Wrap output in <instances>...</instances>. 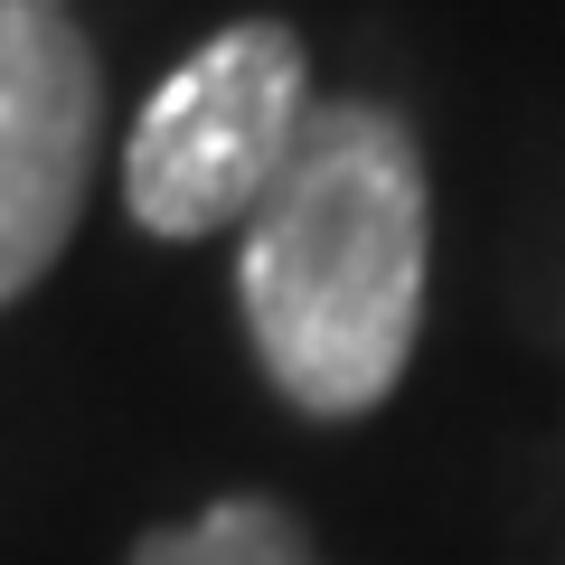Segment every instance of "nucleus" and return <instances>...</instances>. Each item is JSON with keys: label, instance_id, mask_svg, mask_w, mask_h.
Segmentation results:
<instances>
[{"label": "nucleus", "instance_id": "obj_3", "mask_svg": "<svg viewBox=\"0 0 565 565\" xmlns=\"http://www.w3.org/2000/svg\"><path fill=\"white\" fill-rule=\"evenodd\" d=\"M104 151V76L57 0H0V311L66 255Z\"/></svg>", "mask_w": 565, "mask_h": 565}, {"label": "nucleus", "instance_id": "obj_4", "mask_svg": "<svg viewBox=\"0 0 565 565\" xmlns=\"http://www.w3.org/2000/svg\"><path fill=\"white\" fill-rule=\"evenodd\" d=\"M122 565H321L282 500H217L180 527H151Z\"/></svg>", "mask_w": 565, "mask_h": 565}, {"label": "nucleus", "instance_id": "obj_1", "mask_svg": "<svg viewBox=\"0 0 565 565\" xmlns=\"http://www.w3.org/2000/svg\"><path fill=\"white\" fill-rule=\"evenodd\" d=\"M424 264H434V199L415 122L367 95L311 104L302 141L245 207L236 245L245 340L282 405L321 424L377 415L424 330Z\"/></svg>", "mask_w": 565, "mask_h": 565}, {"label": "nucleus", "instance_id": "obj_2", "mask_svg": "<svg viewBox=\"0 0 565 565\" xmlns=\"http://www.w3.org/2000/svg\"><path fill=\"white\" fill-rule=\"evenodd\" d=\"M311 57L282 20H236L170 66L122 141V207L141 236L199 245L217 226H245V207L274 189L282 151L311 114Z\"/></svg>", "mask_w": 565, "mask_h": 565}]
</instances>
